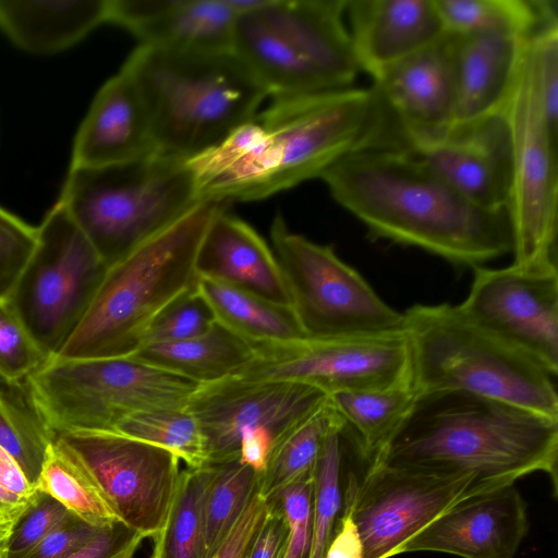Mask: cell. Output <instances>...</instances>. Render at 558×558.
Listing matches in <instances>:
<instances>
[{
	"instance_id": "6da1fadb",
	"label": "cell",
	"mask_w": 558,
	"mask_h": 558,
	"mask_svg": "<svg viewBox=\"0 0 558 558\" xmlns=\"http://www.w3.org/2000/svg\"><path fill=\"white\" fill-rule=\"evenodd\" d=\"M319 178L375 238L461 267L483 266L512 252L508 210L470 202L395 134L352 150Z\"/></svg>"
},
{
	"instance_id": "7a4b0ae2",
	"label": "cell",
	"mask_w": 558,
	"mask_h": 558,
	"mask_svg": "<svg viewBox=\"0 0 558 558\" xmlns=\"http://www.w3.org/2000/svg\"><path fill=\"white\" fill-rule=\"evenodd\" d=\"M374 87L276 98L225 140L189 159L203 202L256 201L319 178L389 133Z\"/></svg>"
},
{
	"instance_id": "3957f363",
	"label": "cell",
	"mask_w": 558,
	"mask_h": 558,
	"mask_svg": "<svg viewBox=\"0 0 558 558\" xmlns=\"http://www.w3.org/2000/svg\"><path fill=\"white\" fill-rule=\"evenodd\" d=\"M375 462L473 475L492 490L542 472L557 495L558 420L462 391L416 392Z\"/></svg>"
},
{
	"instance_id": "277c9868",
	"label": "cell",
	"mask_w": 558,
	"mask_h": 558,
	"mask_svg": "<svg viewBox=\"0 0 558 558\" xmlns=\"http://www.w3.org/2000/svg\"><path fill=\"white\" fill-rule=\"evenodd\" d=\"M123 69L144 99L156 154L191 159L253 120L268 97L231 50L140 45Z\"/></svg>"
},
{
	"instance_id": "5b68a950",
	"label": "cell",
	"mask_w": 558,
	"mask_h": 558,
	"mask_svg": "<svg viewBox=\"0 0 558 558\" xmlns=\"http://www.w3.org/2000/svg\"><path fill=\"white\" fill-rule=\"evenodd\" d=\"M222 204L201 202L108 267L84 316L52 359L133 355L155 318L196 287L198 248Z\"/></svg>"
},
{
	"instance_id": "8992f818",
	"label": "cell",
	"mask_w": 558,
	"mask_h": 558,
	"mask_svg": "<svg viewBox=\"0 0 558 558\" xmlns=\"http://www.w3.org/2000/svg\"><path fill=\"white\" fill-rule=\"evenodd\" d=\"M403 316L417 393L462 391L558 420L555 376L458 305L415 304Z\"/></svg>"
},
{
	"instance_id": "52a82bcc",
	"label": "cell",
	"mask_w": 558,
	"mask_h": 558,
	"mask_svg": "<svg viewBox=\"0 0 558 558\" xmlns=\"http://www.w3.org/2000/svg\"><path fill=\"white\" fill-rule=\"evenodd\" d=\"M347 1L254 0L236 15L231 51L272 99L353 87Z\"/></svg>"
},
{
	"instance_id": "ba28073f",
	"label": "cell",
	"mask_w": 558,
	"mask_h": 558,
	"mask_svg": "<svg viewBox=\"0 0 558 558\" xmlns=\"http://www.w3.org/2000/svg\"><path fill=\"white\" fill-rule=\"evenodd\" d=\"M110 267L202 201L189 159L70 167L58 201Z\"/></svg>"
},
{
	"instance_id": "9c48e42d",
	"label": "cell",
	"mask_w": 558,
	"mask_h": 558,
	"mask_svg": "<svg viewBox=\"0 0 558 558\" xmlns=\"http://www.w3.org/2000/svg\"><path fill=\"white\" fill-rule=\"evenodd\" d=\"M198 386L132 356L51 359L25 380L29 400L53 437L113 432L136 412L186 409Z\"/></svg>"
},
{
	"instance_id": "30bf717a",
	"label": "cell",
	"mask_w": 558,
	"mask_h": 558,
	"mask_svg": "<svg viewBox=\"0 0 558 558\" xmlns=\"http://www.w3.org/2000/svg\"><path fill=\"white\" fill-rule=\"evenodd\" d=\"M504 112L512 151L508 214L513 265L527 271L557 269V137L543 110L534 38L526 43Z\"/></svg>"
},
{
	"instance_id": "8fae6325",
	"label": "cell",
	"mask_w": 558,
	"mask_h": 558,
	"mask_svg": "<svg viewBox=\"0 0 558 558\" xmlns=\"http://www.w3.org/2000/svg\"><path fill=\"white\" fill-rule=\"evenodd\" d=\"M36 230L9 301L48 361L84 316L108 266L59 202Z\"/></svg>"
},
{
	"instance_id": "7c38bea8",
	"label": "cell",
	"mask_w": 558,
	"mask_h": 558,
	"mask_svg": "<svg viewBox=\"0 0 558 558\" xmlns=\"http://www.w3.org/2000/svg\"><path fill=\"white\" fill-rule=\"evenodd\" d=\"M328 399L303 383L230 377L199 385L186 410L201 427L207 464L239 459L260 474L275 445Z\"/></svg>"
},
{
	"instance_id": "4fadbf2b",
	"label": "cell",
	"mask_w": 558,
	"mask_h": 558,
	"mask_svg": "<svg viewBox=\"0 0 558 558\" xmlns=\"http://www.w3.org/2000/svg\"><path fill=\"white\" fill-rule=\"evenodd\" d=\"M291 306L308 338L372 335L404 329V316L386 304L329 245L289 230L277 216L270 229Z\"/></svg>"
},
{
	"instance_id": "5bb4252c",
	"label": "cell",
	"mask_w": 558,
	"mask_h": 558,
	"mask_svg": "<svg viewBox=\"0 0 558 558\" xmlns=\"http://www.w3.org/2000/svg\"><path fill=\"white\" fill-rule=\"evenodd\" d=\"M254 359L234 378L288 380L341 391L413 387L412 353L404 329L385 333L303 338L254 345Z\"/></svg>"
},
{
	"instance_id": "9a60e30c",
	"label": "cell",
	"mask_w": 558,
	"mask_h": 558,
	"mask_svg": "<svg viewBox=\"0 0 558 558\" xmlns=\"http://www.w3.org/2000/svg\"><path fill=\"white\" fill-rule=\"evenodd\" d=\"M343 496L363 558H392L420 530L471 496L492 492L475 476L375 462Z\"/></svg>"
},
{
	"instance_id": "2e32d148",
	"label": "cell",
	"mask_w": 558,
	"mask_h": 558,
	"mask_svg": "<svg viewBox=\"0 0 558 558\" xmlns=\"http://www.w3.org/2000/svg\"><path fill=\"white\" fill-rule=\"evenodd\" d=\"M81 462L119 521L155 537L165 525L180 481L172 451L116 432L54 435Z\"/></svg>"
},
{
	"instance_id": "e0dca14e",
	"label": "cell",
	"mask_w": 558,
	"mask_h": 558,
	"mask_svg": "<svg viewBox=\"0 0 558 558\" xmlns=\"http://www.w3.org/2000/svg\"><path fill=\"white\" fill-rule=\"evenodd\" d=\"M464 301L471 322L522 350L553 376L558 372V270L473 268Z\"/></svg>"
},
{
	"instance_id": "ac0fdd59",
	"label": "cell",
	"mask_w": 558,
	"mask_h": 558,
	"mask_svg": "<svg viewBox=\"0 0 558 558\" xmlns=\"http://www.w3.org/2000/svg\"><path fill=\"white\" fill-rule=\"evenodd\" d=\"M405 145L473 204L490 210H508L512 151L504 109L454 124L437 137Z\"/></svg>"
},
{
	"instance_id": "d6986e66",
	"label": "cell",
	"mask_w": 558,
	"mask_h": 558,
	"mask_svg": "<svg viewBox=\"0 0 558 558\" xmlns=\"http://www.w3.org/2000/svg\"><path fill=\"white\" fill-rule=\"evenodd\" d=\"M373 87L404 144L448 132L457 119L449 34L388 68Z\"/></svg>"
},
{
	"instance_id": "ffe728a7",
	"label": "cell",
	"mask_w": 558,
	"mask_h": 558,
	"mask_svg": "<svg viewBox=\"0 0 558 558\" xmlns=\"http://www.w3.org/2000/svg\"><path fill=\"white\" fill-rule=\"evenodd\" d=\"M527 531L526 504L513 484L459 501L413 535L399 555L513 558Z\"/></svg>"
},
{
	"instance_id": "44dd1931",
	"label": "cell",
	"mask_w": 558,
	"mask_h": 558,
	"mask_svg": "<svg viewBox=\"0 0 558 558\" xmlns=\"http://www.w3.org/2000/svg\"><path fill=\"white\" fill-rule=\"evenodd\" d=\"M236 15L230 0H108V22L168 50H231Z\"/></svg>"
},
{
	"instance_id": "7402d4cb",
	"label": "cell",
	"mask_w": 558,
	"mask_h": 558,
	"mask_svg": "<svg viewBox=\"0 0 558 558\" xmlns=\"http://www.w3.org/2000/svg\"><path fill=\"white\" fill-rule=\"evenodd\" d=\"M345 15L360 70L373 81L446 33L435 0H348Z\"/></svg>"
},
{
	"instance_id": "603a6c76",
	"label": "cell",
	"mask_w": 558,
	"mask_h": 558,
	"mask_svg": "<svg viewBox=\"0 0 558 558\" xmlns=\"http://www.w3.org/2000/svg\"><path fill=\"white\" fill-rule=\"evenodd\" d=\"M156 154L141 92L123 69L97 93L76 134L71 167H98Z\"/></svg>"
},
{
	"instance_id": "cb8c5ba5",
	"label": "cell",
	"mask_w": 558,
	"mask_h": 558,
	"mask_svg": "<svg viewBox=\"0 0 558 558\" xmlns=\"http://www.w3.org/2000/svg\"><path fill=\"white\" fill-rule=\"evenodd\" d=\"M196 271L198 277L291 306L289 289L274 251L248 223L230 214L226 203L217 209L203 236Z\"/></svg>"
},
{
	"instance_id": "d4e9b609",
	"label": "cell",
	"mask_w": 558,
	"mask_h": 558,
	"mask_svg": "<svg viewBox=\"0 0 558 558\" xmlns=\"http://www.w3.org/2000/svg\"><path fill=\"white\" fill-rule=\"evenodd\" d=\"M448 34L457 88L456 124L501 111L529 39L492 34Z\"/></svg>"
},
{
	"instance_id": "484cf974",
	"label": "cell",
	"mask_w": 558,
	"mask_h": 558,
	"mask_svg": "<svg viewBox=\"0 0 558 558\" xmlns=\"http://www.w3.org/2000/svg\"><path fill=\"white\" fill-rule=\"evenodd\" d=\"M105 22H108V0H0V31L19 48L32 53L68 49Z\"/></svg>"
},
{
	"instance_id": "4316f807",
	"label": "cell",
	"mask_w": 558,
	"mask_h": 558,
	"mask_svg": "<svg viewBox=\"0 0 558 558\" xmlns=\"http://www.w3.org/2000/svg\"><path fill=\"white\" fill-rule=\"evenodd\" d=\"M255 355V348L216 322L207 332L169 343L142 345L132 357L198 385L236 375Z\"/></svg>"
},
{
	"instance_id": "83f0119b",
	"label": "cell",
	"mask_w": 558,
	"mask_h": 558,
	"mask_svg": "<svg viewBox=\"0 0 558 558\" xmlns=\"http://www.w3.org/2000/svg\"><path fill=\"white\" fill-rule=\"evenodd\" d=\"M196 288L209 304L216 322L253 345L306 338L292 306L204 277H198Z\"/></svg>"
},
{
	"instance_id": "f1b7e54d",
	"label": "cell",
	"mask_w": 558,
	"mask_h": 558,
	"mask_svg": "<svg viewBox=\"0 0 558 558\" xmlns=\"http://www.w3.org/2000/svg\"><path fill=\"white\" fill-rule=\"evenodd\" d=\"M451 34H492L531 39L558 25L553 0H435Z\"/></svg>"
},
{
	"instance_id": "f546056e",
	"label": "cell",
	"mask_w": 558,
	"mask_h": 558,
	"mask_svg": "<svg viewBox=\"0 0 558 558\" xmlns=\"http://www.w3.org/2000/svg\"><path fill=\"white\" fill-rule=\"evenodd\" d=\"M416 398L414 387L341 391L329 396L353 433L366 466L384 450Z\"/></svg>"
},
{
	"instance_id": "4dcf8cb0",
	"label": "cell",
	"mask_w": 558,
	"mask_h": 558,
	"mask_svg": "<svg viewBox=\"0 0 558 558\" xmlns=\"http://www.w3.org/2000/svg\"><path fill=\"white\" fill-rule=\"evenodd\" d=\"M339 418L328 399L288 432L275 445L259 474V495L274 500L289 485L313 480L324 439Z\"/></svg>"
},
{
	"instance_id": "1f68e13d",
	"label": "cell",
	"mask_w": 558,
	"mask_h": 558,
	"mask_svg": "<svg viewBox=\"0 0 558 558\" xmlns=\"http://www.w3.org/2000/svg\"><path fill=\"white\" fill-rule=\"evenodd\" d=\"M36 489L93 526L101 529L119 521L92 476L57 438L48 447Z\"/></svg>"
},
{
	"instance_id": "d6a6232c",
	"label": "cell",
	"mask_w": 558,
	"mask_h": 558,
	"mask_svg": "<svg viewBox=\"0 0 558 558\" xmlns=\"http://www.w3.org/2000/svg\"><path fill=\"white\" fill-rule=\"evenodd\" d=\"M213 474V464L181 471L165 525L154 537L150 558H204L203 512Z\"/></svg>"
},
{
	"instance_id": "836d02e7",
	"label": "cell",
	"mask_w": 558,
	"mask_h": 558,
	"mask_svg": "<svg viewBox=\"0 0 558 558\" xmlns=\"http://www.w3.org/2000/svg\"><path fill=\"white\" fill-rule=\"evenodd\" d=\"M53 434L39 416L25 383H0V446L19 463L36 488Z\"/></svg>"
},
{
	"instance_id": "e575fe53",
	"label": "cell",
	"mask_w": 558,
	"mask_h": 558,
	"mask_svg": "<svg viewBox=\"0 0 558 558\" xmlns=\"http://www.w3.org/2000/svg\"><path fill=\"white\" fill-rule=\"evenodd\" d=\"M348 437L349 428L340 417L324 439L313 477L312 537L307 558L325 557L341 517V473Z\"/></svg>"
},
{
	"instance_id": "d590c367",
	"label": "cell",
	"mask_w": 558,
	"mask_h": 558,
	"mask_svg": "<svg viewBox=\"0 0 558 558\" xmlns=\"http://www.w3.org/2000/svg\"><path fill=\"white\" fill-rule=\"evenodd\" d=\"M214 465L204 502V558L230 533L259 484V473L239 459Z\"/></svg>"
},
{
	"instance_id": "8d00e7d4",
	"label": "cell",
	"mask_w": 558,
	"mask_h": 558,
	"mask_svg": "<svg viewBox=\"0 0 558 558\" xmlns=\"http://www.w3.org/2000/svg\"><path fill=\"white\" fill-rule=\"evenodd\" d=\"M113 432L174 452L187 468L207 464L204 437L194 416L186 410H155L130 414Z\"/></svg>"
},
{
	"instance_id": "74e56055",
	"label": "cell",
	"mask_w": 558,
	"mask_h": 558,
	"mask_svg": "<svg viewBox=\"0 0 558 558\" xmlns=\"http://www.w3.org/2000/svg\"><path fill=\"white\" fill-rule=\"evenodd\" d=\"M45 362L9 299H0V383L23 384Z\"/></svg>"
},
{
	"instance_id": "f35d334b",
	"label": "cell",
	"mask_w": 558,
	"mask_h": 558,
	"mask_svg": "<svg viewBox=\"0 0 558 558\" xmlns=\"http://www.w3.org/2000/svg\"><path fill=\"white\" fill-rule=\"evenodd\" d=\"M215 324L209 304L195 287L171 302L155 318L142 345L187 340L207 332Z\"/></svg>"
},
{
	"instance_id": "ab89813d",
	"label": "cell",
	"mask_w": 558,
	"mask_h": 558,
	"mask_svg": "<svg viewBox=\"0 0 558 558\" xmlns=\"http://www.w3.org/2000/svg\"><path fill=\"white\" fill-rule=\"evenodd\" d=\"M68 513L58 500L37 489L14 523L0 558H24Z\"/></svg>"
},
{
	"instance_id": "60d3db41",
	"label": "cell",
	"mask_w": 558,
	"mask_h": 558,
	"mask_svg": "<svg viewBox=\"0 0 558 558\" xmlns=\"http://www.w3.org/2000/svg\"><path fill=\"white\" fill-rule=\"evenodd\" d=\"M36 240V228L0 207V299L11 295Z\"/></svg>"
},
{
	"instance_id": "b9f144b4",
	"label": "cell",
	"mask_w": 558,
	"mask_h": 558,
	"mask_svg": "<svg viewBox=\"0 0 558 558\" xmlns=\"http://www.w3.org/2000/svg\"><path fill=\"white\" fill-rule=\"evenodd\" d=\"M288 522L283 558H307L312 537L313 480L286 487L276 499Z\"/></svg>"
},
{
	"instance_id": "7bdbcfd3",
	"label": "cell",
	"mask_w": 558,
	"mask_h": 558,
	"mask_svg": "<svg viewBox=\"0 0 558 558\" xmlns=\"http://www.w3.org/2000/svg\"><path fill=\"white\" fill-rule=\"evenodd\" d=\"M102 529L69 512L24 558H69L90 543Z\"/></svg>"
},
{
	"instance_id": "ee69618b",
	"label": "cell",
	"mask_w": 558,
	"mask_h": 558,
	"mask_svg": "<svg viewBox=\"0 0 558 558\" xmlns=\"http://www.w3.org/2000/svg\"><path fill=\"white\" fill-rule=\"evenodd\" d=\"M259 484L247 507L210 558H248L269 511V501L259 495Z\"/></svg>"
},
{
	"instance_id": "f6af8a7d",
	"label": "cell",
	"mask_w": 558,
	"mask_h": 558,
	"mask_svg": "<svg viewBox=\"0 0 558 558\" xmlns=\"http://www.w3.org/2000/svg\"><path fill=\"white\" fill-rule=\"evenodd\" d=\"M144 535L121 521L104 527L83 549L69 558H133Z\"/></svg>"
},
{
	"instance_id": "bcb514c9",
	"label": "cell",
	"mask_w": 558,
	"mask_h": 558,
	"mask_svg": "<svg viewBox=\"0 0 558 558\" xmlns=\"http://www.w3.org/2000/svg\"><path fill=\"white\" fill-rule=\"evenodd\" d=\"M269 511L263 527L250 551L248 558H283L288 522L278 500H268Z\"/></svg>"
},
{
	"instance_id": "7dc6e473",
	"label": "cell",
	"mask_w": 558,
	"mask_h": 558,
	"mask_svg": "<svg viewBox=\"0 0 558 558\" xmlns=\"http://www.w3.org/2000/svg\"><path fill=\"white\" fill-rule=\"evenodd\" d=\"M324 558H363L361 536L350 513L343 509Z\"/></svg>"
},
{
	"instance_id": "c3c4849f",
	"label": "cell",
	"mask_w": 558,
	"mask_h": 558,
	"mask_svg": "<svg viewBox=\"0 0 558 558\" xmlns=\"http://www.w3.org/2000/svg\"><path fill=\"white\" fill-rule=\"evenodd\" d=\"M0 485L15 494L32 497L37 490L15 459L0 446Z\"/></svg>"
},
{
	"instance_id": "681fc988",
	"label": "cell",
	"mask_w": 558,
	"mask_h": 558,
	"mask_svg": "<svg viewBox=\"0 0 558 558\" xmlns=\"http://www.w3.org/2000/svg\"><path fill=\"white\" fill-rule=\"evenodd\" d=\"M14 523L15 522L0 520V557L2 556L7 539L10 536Z\"/></svg>"
}]
</instances>
